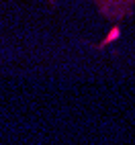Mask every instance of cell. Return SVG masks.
Segmentation results:
<instances>
[{"label": "cell", "mask_w": 135, "mask_h": 145, "mask_svg": "<svg viewBox=\"0 0 135 145\" xmlns=\"http://www.w3.org/2000/svg\"><path fill=\"white\" fill-rule=\"evenodd\" d=\"M86 2L94 4L100 14L113 21L135 16V0H86Z\"/></svg>", "instance_id": "obj_1"}]
</instances>
